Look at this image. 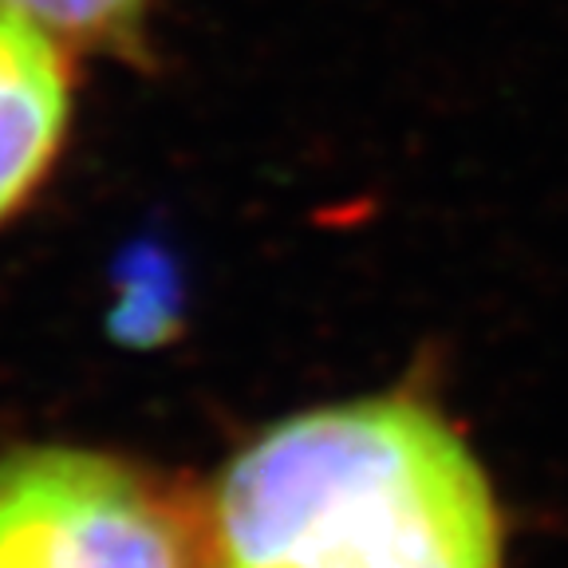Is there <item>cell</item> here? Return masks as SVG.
I'll return each mask as SVG.
<instances>
[{
  "instance_id": "1",
  "label": "cell",
  "mask_w": 568,
  "mask_h": 568,
  "mask_svg": "<svg viewBox=\"0 0 568 568\" xmlns=\"http://www.w3.org/2000/svg\"><path fill=\"white\" fill-rule=\"evenodd\" d=\"M213 568H501L489 478L415 395L281 418L213 489Z\"/></svg>"
},
{
  "instance_id": "2",
  "label": "cell",
  "mask_w": 568,
  "mask_h": 568,
  "mask_svg": "<svg viewBox=\"0 0 568 568\" xmlns=\"http://www.w3.org/2000/svg\"><path fill=\"white\" fill-rule=\"evenodd\" d=\"M0 568H213L186 517L111 454L0 458Z\"/></svg>"
},
{
  "instance_id": "3",
  "label": "cell",
  "mask_w": 568,
  "mask_h": 568,
  "mask_svg": "<svg viewBox=\"0 0 568 568\" xmlns=\"http://www.w3.org/2000/svg\"><path fill=\"white\" fill-rule=\"evenodd\" d=\"M68 115L60 55L40 24L0 0V217L52 162Z\"/></svg>"
},
{
  "instance_id": "4",
  "label": "cell",
  "mask_w": 568,
  "mask_h": 568,
  "mask_svg": "<svg viewBox=\"0 0 568 568\" xmlns=\"http://www.w3.org/2000/svg\"><path fill=\"white\" fill-rule=\"evenodd\" d=\"M4 4L24 12L32 24L52 28L71 40H99L123 32L142 0H4Z\"/></svg>"
}]
</instances>
